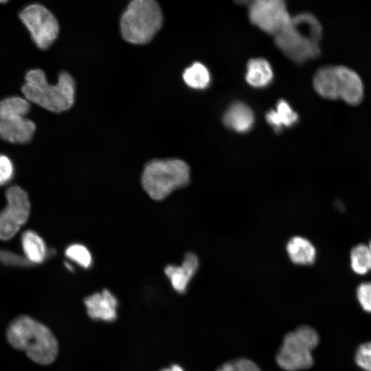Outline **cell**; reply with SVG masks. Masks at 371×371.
<instances>
[{
	"mask_svg": "<svg viewBox=\"0 0 371 371\" xmlns=\"http://www.w3.org/2000/svg\"><path fill=\"white\" fill-rule=\"evenodd\" d=\"M322 26L313 14L302 12L291 17L274 36L277 47L292 61L301 64L320 55Z\"/></svg>",
	"mask_w": 371,
	"mask_h": 371,
	"instance_id": "1",
	"label": "cell"
},
{
	"mask_svg": "<svg viewBox=\"0 0 371 371\" xmlns=\"http://www.w3.org/2000/svg\"><path fill=\"white\" fill-rule=\"evenodd\" d=\"M9 343L24 351L35 363L47 365L56 358L57 340L51 330L33 318L21 315L10 324L7 330Z\"/></svg>",
	"mask_w": 371,
	"mask_h": 371,
	"instance_id": "2",
	"label": "cell"
},
{
	"mask_svg": "<svg viewBox=\"0 0 371 371\" xmlns=\"http://www.w3.org/2000/svg\"><path fill=\"white\" fill-rule=\"evenodd\" d=\"M21 91L25 99L52 112L69 110L75 100V81L66 71H62L56 85H50L43 70H30L25 77Z\"/></svg>",
	"mask_w": 371,
	"mask_h": 371,
	"instance_id": "3",
	"label": "cell"
},
{
	"mask_svg": "<svg viewBox=\"0 0 371 371\" xmlns=\"http://www.w3.org/2000/svg\"><path fill=\"white\" fill-rule=\"evenodd\" d=\"M316 93L326 100H341L349 105L361 102L364 89L358 74L344 65H327L319 69L313 78Z\"/></svg>",
	"mask_w": 371,
	"mask_h": 371,
	"instance_id": "4",
	"label": "cell"
},
{
	"mask_svg": "<svg viewBox=\"0 0 371 371\" xmlns=\"http://www.w3.org/2000/svg\"><path fill=\"white\" fill-rule=\"evenodd\" d=\"M190 180L188 165L179 159L150 161L142 175L143 188L155 201L163 200L173 191L186 186Z\"/></svg>",
	"mask_w": 371,
	"mask_h": 371,
	"instance_id": "5",
	"label": "cell"
},
{
	"mask_svg": "<svg viewBox=\"0 0 371 371\" xmlns=\"http://www.w3.org/2000/svg\"><path fill=\"white\" fill-rule=\"evenodd\" d=\"M162 22V12L156 1L135 0L128 4L122 15L121 34L128 43L146 44L160 30Z\"/></svg>",
	"mask_w": 371,
	"mask_h": 371,
	"instance_id": "6",
	"label": "cell"
},
{
	"mask_svg": "<svg viewBox=\"0 0 371 371\" xmlns=\"http://www.w3.org/2000/svg\"><path fill=\"white\" fill-rule=\"evenodd\" d=\"M319 335L309 326L302 325L286 334L276 355L278 366L287 371L311 368L313 364L311 353L319 344Z\"/></svg>",
	"mask_w": 371,
	"mask_h": 371,
	"instance_id": "7",
	"label": "cell"
},
{
	"mask_svg": "<svg viewBox=\"0 0 371 371\" xmlns=\"http://www.w3.org/2000/svg\"><path fill=\"white\" fill-rule=\"evenodd\" d=\"M30 102L25 98L12 96L0 101V137L14 144L29 142L36 124L25 117Z\"/></svg>",
	"mask_w": 371,
	"mask_h": 371,
	"instance_id": "8",
	"label": "cell"
},
{
	"mask_svg": "<svg viewBox=\"0 0 371 371\" xmlns=\"http://www.w3.org/2000/svg\"><path fill=\"white\" fill-rule=\"evenodd\" d=\"M6 205L0 211V240L13 238L27 221L30 202L27 193L18 186H11L5 192Z\"/></svg>",
	"mask_w": 371,
	"mask_h": 371,
	"instance_id": "9",
	"label": "cell"
},
{
	"mask_svg": "<svg viewBox=\"0 0 371 371\" xmlns=\"http://www.w3.org/2000/svg\"><path fill=\"white\" fill-rule=\"evenodd\" d=\"M19 16L39 49H46L56 41L59 32L58 21L43 5H29L21 11Z\"/></svg>",
	"mask_w": 371,
	"mask_h": 371,
	"instance_id": "10",
	"label": "cell"
},
{
	"mask_svg": "<svg viewBox=\"0 0 371 371\" xmlns=\"http://www.w3.org/2000/svg\"><path fill=\"white\" fill-rule=\"evenodd\" d=\"M251 22L275 36L289 23L291 16L281 0H256L249 5Z\"/></svg>",
	"mask_w": 371,
	"mask_h": 371,
	"instance_id": "11",
	"label": "cell"
},
{
	"mask_svg": "<svg viewBox=\"0 0 371 371\" xmlns=\"http://www.w3.org/2000/svg\"><path fill=\"white\" fill-rule=\"evenodd\" d=\"M84 304L88 315L93 319L111 322L117 318L118 301L107 289L87 296Z\"/></svg>",
	"mask_w": 371,
	"mask_h": 371,
	"instance_id": "12",
	"label": "cell"
},
{
	"mask_svg": "<svg viewBox=\"0 0 371 371\" xmlns=\"http://www.w3.org/2000/svg\"><path fill=\"white\" fill-rule=\"evenodd\" d=\"M199 259L194 253H187L180 266L167 265L164 269L173 289L179 293L186 291L188 285L199 268Z\"/></svg>",
	"mask_w": 371,
	"mask_h": 371,
	"instance_id": "13",
	"label": "cell"
},
{
	"mask_svg": "<svg viewBox=\"0 0 371 371\" xmlns=\"http://www.w3.org/2000/svg\"><path fill=\"white\" fill-rule=\"evenodd\" d=\"M254 122V116L251 109L242 102L231 105L223 116L224 124L238 133L249 131Z\"/></svg>",
	"mask_w": 371,
	"mask_h": 371,
	"instance_id": "14",
	"label": "cell"
},
{
	"mask_svg": "<svg viewBox=\"0 0 371 371\" xmlns=\"http://www.w3.org/2000/svg\"><path fill=\"white\" fill-rule=\"evenodd\" d=\"M286 252L290 260L299 265H311L316 259V249L312 243L302 236H294L287 243Z\"/></svg>",
	"mask_w": 371,
	"mask_h": 371,
	"instance_id": "15",
	"label": "cell"
},
{
	"mask_svg": "<svg viewBox=\"0 0 371 371\" xmlns=\"http://www.w3.org/2000/svg\"><path fill=\"white\" fill-rule=\"evenodd\" d=\"M21 246L25 259L31 264H41L47 257V247L35 232L27 230L21 235Z\"/></svg>",
	"mask_w": 371,
	"mask_h": 371,
	"instance_id": "16",
	"label": "cell"
},
{
	"mask_svg": "<svg viewBox=\"0 0 371 371\" xmlns=\"http://www.w3.org/2000/svg\"><path fill=\"white\" fill-rule=\"evenodd\" d=\"M246 80L254 87H264L273 79V71L269 62L258 58L251 59L247 65Z\"/></svg>",
	"mask_w": 371,
	"mask_h": 371,
	"instance_id": "17",
	"label": "cell"
},
{
	"mask_svg": "<svg viewBox=\"0 0 371 371\" xmlns=\"http://www.w3.org/2000/svg\"><path fill=\"white\" fill-rule=\"evenodd\" d=\"M266 120L273 130L278 133L284 127L294 125L298 120V115L285 100H281L275 109L267 113Z\"/></svg>",
	"mask_w": 371,
	"mask_h": 371,
	"instance_id": "18",
	"label": "cell"
},
{
	"mask_svg": "<svg viewBox=\"0 0 371 371\" xmlns=\"http://www.w3.org/2000/svg\"><path fill=\"white\" fill-rule=\"evenodd\" d=\"M186 84L196 89H205L210 82V74L207 67L200 63H194L183 72Z\"/></svg>",
	"mask_w": 371,
	"mask_h": 371,
	"instance_id": "19",
	"label": "cell"
},
{
	"mask_svg": "<svg viewBox=\"0 0 371 371\" xmlns=\"http://www.w3.org/2000/svg\"><path fill=\"white\" fill-rule=\"evenodd\" d=\"M350 266L359 275H364L371 271V251L368 245L359 244L350 251Z\"/></svg>",
	"mask_w": 371,
	"mask_h": 371,
	"instance_id": "20",
	"label": "cell"
},
{
	"mask_svg": "<svg viewBox=\"0 0 371 371\" xmlns=\"http://www.w3.org/2000/svg\"><path fill=\"white\" fill-rule=\"evenodd\" d=\"M66 256L80 267L87 269L92 263L91 254L89 249L81 244H73L65 250Z\"/></svg>",
	"mask_w": 371,
	"mask_h": 371,
	"instance_id": "21",
	"label": "cell"
},
{
	"mask_svg": "<svg viewBox=\"0 0 371 371\" xmlns=\"http://www.w3.org/2000/svg\"><path fill=\"white\" fill-rule=\"evenodd\" d=\"M355 361L364 371H371V341L361 344L356 350Z\"/></svg>",
	"mask_w": 371,
	"mask_h": 371,
	"instance_id": "22",
	"label": "cell"
},
{
	"mask_svg": "<svg viewBox=\"0 0 371 371\" xmlns=\"http://www.w3.org/2000/svg\"><path fill=\"white\" fill-rule=\"evenodd\" d=\"M356 296L363 310L371 313V282L361 283L357 288Z\"/></svg>",
	"mask_w": 371,
	"mask_h": 371,
	"instance_id": "23",
	"label": "cell"
},
{
	"mask_svg": "<svg viewBox=\"0 0 371 371\" xmlns=\"http://www.w3.org/2000/svg\"><path fill=\"white\" fill-rule=\"evenodd\" d=\"M0 263L16 267H27L32 265L22 256L8 250L0 249Z\"/></svg>",
	"mask_w": 371,
	"mask_h": 371,
	"instance_id": "24",
	"label": "cell"
},
{
	"mask_svg": "<svg viewBox=\"0 0 371 371\" xmlns=\"http://www.w3.org/2000/svg\"><path fill=\"white\" fill-rule=\"evenodd\" d=\"M14 174V167L11 160L5 155H0V186L10 181Z\"/></svg>",
	"mask_w": 371,
	"mask_h": 371,
	"instance_id": "25",
	"label": "cell"
},
{
	"mask_svg": "<svg viewBox=\"0 0 371 371\" xmlns=\"http://www.w3.org/2000/svg\"><path fill=\"white\" fill-rule=\"evenodd\" d=\"M232 371H261L254 361L247 359H238L231 361Z\"/></svg>",
	"mask_w": 371,
	"mask_h": 371,
	"instance_id": "26",
	"label": "cell"
},
{
	"mask_svg": "<svg viewBox=\"0 0 371 371\" xmlns=\"http://www.w3.org/2000/svg\"><path fill=\"white\" fill-rule=\"evenodd\" d=\"M216 371H232L231 361L222 364Z\"/></svg>",
	"mask_w": 371,
	"mask_h": 371,
	"instance_id": "27",
	"label": "cell"
},
{
	"mask_svg": "<svg viewBox=\"0 0 371 371\" xmlns=\"http://www.w3.org/2000/svg\"><path fill=\"white\" fill-rule=\"evenodd\" d=\"M161 371H184V370L180 366L174 364L169 368L161 370Z\"/></svg>",
	"mask_w": 371,
	"mask_h": 371,
	"instance_id": "28",
	"label": "cell"
},
{
	"mask_svg": "<svg viewBox=\"0 0 371 371\" xmlns=\"http://www.w3.org/2000/svg\"><path fill=\"white\" fill-rule=\"evenodd\" d=\"M65 266L67 267V269L69 270H72L73 269L72 266L68 262H65Z\"/></svg>",
	"mask_w": 371,
	"mask_h": 371,
	"instance_id": "29",
	"label": "cell"
},
{
	"mask_svg": "<svg viewBox=\"0 0 371 371\" xmlns=\"http://www.w3.org/2000/svg\"><path fill=\"white\" fill-rule=\"evenodd\" d=\"M368 247H369V248H370V251H371V240H370V244H369Z\"/></svg>",
	"mask_w": 371,
	"mask_h": 371,
	"instance_id": "30",
	"label": "cell"
},
{
	"mask_svg": "<svg viewBox=\"0 0 371 371\" xmlns=\"http://www.w3.org/2000/svg\"><path fill=\"white\" fill-rule=\"evenodd\" d=\"M7 1H0V3H6Z\"/></svg>",
	"mask_w": 371,
	"mask_h": 371,
	"instance_id": "31",
	"label": "cell"
}]
</instances>
